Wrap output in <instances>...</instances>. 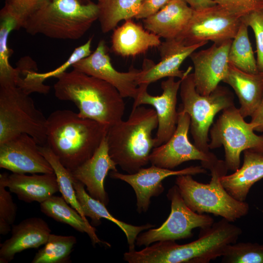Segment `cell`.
I'll return each mask as SVG.
<instances>
[{"mask_svg": "<svg viewBox=\"0 0 263 263\" xmlns=\"http://www.w3.org/2000/svg\"><path fill=\"white\" fill-rule=\"evenodd\" d=\"M231 223L222 218L201 229L193 242L179 244L175 241H158L141 250L126 252L125 259L129 263H208L222 257L242 234L241 228Z\"/></svg>", "mask_w": 263, "mask_h": 263, "instance_id": "1", "label": "cell"}, {"mask_svg": "<svg viewBox=\"0 0 263 263\" xmlns=\"http://www.w3.org/2000/svg\"><path fill=\"white\" fill-rule=\"evenodd\" d=\"M56 78V97L73 102L80 117L94 120L108 128L122 120L125 110L124 98L109 83L74 68Z\"/></svg>", "mask_w": 263, "mask_h": 263, "instance_id": "2", "label": "cell"}, {"mask_svg": "<svg viewBox=\"0 0 263 263\" xmlns=\"http://www.w3.org/2000/svg\"><path fill=\"white\" fill-rule=\"evenodd\" d=\"M47 120L46 145L70 171L92 157L108 129L68 110L55 111Z\"/></svg>", "mask_w": 263, "mask_h": 263, "instance_id": "3", "label": "cell"}, {"mask_svg": "<svg viewBox=\"0 0 263 263\" xmlns=\"http://www.w3.org/2000/svg\"><path fill=\"white\" fill-rule=\"evenodd\" d=\"M155 110L139 106L132 108L128 119L110 127L106 135L111 158L122 170L133 174L150 162L155 147L152 133L157 128Z\"/></svg>", "mask_w": 263, "mask_h": 263, "instance_id": "4", "label": "cell"}, {"mask_svg": "<svg viewBox=\"0 0 263 263\" xmlns=\"http://www.w3.org/2000/svg\"><path fill=\"white\" fill-rule=\"evenodd\" d=\"M98 4L78 0H45L22 28L30 35L58 39L81 38L98 19Z\"/></svg>", "mask_w": 263, "mask_h": 263, "instance_id": "5", "label": "cell"}, {"mask_svg": "<svg viewBox=\"0 0 263 263\" xmlns=\"http://www.w3.org/2000/svg\"><path fill=\"white\" fill-rule=\"evenodd\" d=\"M209 170L211 178L207 184L195 181L191 175L177 176L175 185L186 205L198 213L213 214L230 222L245 216L248 204L234 199L221 183L228 170L224 160L218 159Z\"/></svg>", "mask_w": 263, "mask_h": 263, "instance_id": "6", "label": "cell"}, {"mask_svg": "<svg viewBox=\"0 0 263 263\" xmlns=\"http://www.w3.org/2000/svg\"><path fill=\"white\" fill-rule=\"evenodd\" d=\"M29 95L16 85L0 86V144L26 133L47 144V118Z\"/></svg>", "mask_w": 263, "mask_h": 263, "instance_id": "7", "label": "cell"}, {"mask_svg": "<svg viewBox=\"0 0 263 263\" xmlns=\"http://www.w3.org/2000/svg\"><path fill=\"white\" fill-rule=\"evenodd\" d=\"M180 95L182 104L179 109L190 116L194 144L204 152L210 151V128L217 113L234 105L233 93L219 85L209 95H201L196 90L192 73H189L182 79Z\"/></svg>", "mask_w": 263, "mask_h": 263, "instance_id": "8", "label": "cell"}, {"mask_svg": "<svg viewBox=\"0 0 263 263\" xmlns=\"http://www.w3.org/2000/svg\"><path fill=\"white\" fill-rule=\"evenodd\" d=\"M235 105L223 111L209 130L210 150L223 146L229 170L240 168L242 152L250 150L263 153V135L256 134L253 125L244 120Z\"/></svg>", "mask_w": 263, "mask_h": 263, "instance_id": "9", "label": "cell"}, {"mask_svg": "<svg viewBox=\"0 0 263 263\" xmlns=\"http://www.w3.org/2000/svg\"><path fill=\"white\" fill-rule=\"evenodd\" d=\"M167 196L171 202L169 216L159 227L150 228L139 235L136 240L137 246H147L158 241L189 238L193 236L194 228L205 229L214 222L209 215L192 210L185 203L176 185L169 189Z\"/></svg>", "mask_w": 263, "mask_h": 263, "instance_id": "10", "label": "cell"}, {"mask_svg": "<svg viewBox=\"0 0 263 263\" xmlns=\"http://www.w3.org/2000/svg\"><path fill=\"white\" fill-rule=\"evenodd\" d=\"M241 23L240 18L216 4L194 10L188 24L176 38L188 46L209 41L220 44L232 40Z\"/></svg>", "mask_w": 263, "mask_h": 263, "instance_id": "11", "label": "cell"}, {"mask_svg": "<svg viewBox=\"0 0 263 263\" xmlns=\"http://www.w3.org/2000/svg\"><path fill=\"white\" fill-rule=\"evenodd\" d=\"M178 112V122L174 132L166 142L153 149L149 157L150 163L172 169L185 162L199 160L204 168L209 169L218 159L212 152H204L189 141L190 116L180 109Z\"/></svg>", "mask_w": 263, "mask_h": 263, "instance_id": "12", "label": "cell"}, {"mask_svg": "<svg viewBox=\"0 0 263 263\" xmlns=\"http://www.w3.org/2000/svg\"><path fill=\"white\" fill-rule=\"evenodd\" d=\"M182 79L175 81V77H168L161 82L163 92L157 96L149 94L147 91L149 85H138L132 108L147 104L152 106L155 110L158 119L155 147L166 142L176 129L178 118V112L176 110L177 94Z\"/></svg>", "mask_w": 263, "mask_h": 263, "instance_id": "13", "label": "cell"}, {"mask_svg": "<svg viewBox=\"0 0 263 263\" xmlns=\"http://www.w3.org/2000/svg\"><path fill=\"white\" fill-rule=\"evenodd\" d=\"M72 68L109 83L123 98L134 99L137 94V80L141 70L132 67L126 72L117 71L111 63L103 40H100L93 52L75 63Z\"/></svg>", "mask_w": 263, "mask_h": 263, "instance_id": "14", "label": "cell"}, {"mask_svg": "<svg viewBox=\"0 0 263 263\" xmlns=\"http://www.w3.org/2000/svg\"><path fill=\"white\" fill-rule=\"evenodd\" d=\"M207 170L202 166H190L173 170L151 165L148 168H142L133 174H123L111 171L110 177L120 180L129 184L133 189L136 197L137 211L145 212L148 210L152 197L160 195L164 190L162 181L171 176L194 175L206 173Z\"/></svg>", "mask_w": 263, "mask_h": 263, "instance_id": "15", "label": "cell"}, {"mask_svg": "<svg viewBox=\"0 0 263 263\" xmlns=\"http://www.w3.org/2000/svg\"><path fill=\"white\" fill-rule=\"evenodd\" d=\"M207 43L202 42L188 46L177 38L165 39L157 47L161 56L158 63L155 64L151 60L144 59L137 80L138 86L140 84L149 85L165 77L183 78L190 73L192 67L189 66L184 71L180 69L181 64L197 49Z\"/></svg>", "mask_w": 263, "mask_h": 263, "instance_id": "16", "label": "cell"}, {"mask_svg": "<svg viewBox=\"0 0 263 263\" xmlns=\"http://www.w3.org/2000/svg\"><path fill=\"white\" fill-rule=\"evenodd\" d=\"M0 168L18 174L54 173L38 144L26 133L0 144Z\"/></svg>", "mask_w": 263, "mask_h": 263, "instance_id": "17", "label": "cell"}, {"mask_svg": "<svg viewBox=\"0 0 263 263\" xmlns=\"http://www.w3.org/2000/svg\"><path fill=\"white\" fill-rule=\"evenodd\" d=\"M232 40L220 44L213 43L209 48L195 51L190 56L194 70L193 81L196 91L201 95H209L226 76Z\"/></svg>", "mask_w": 263, "mask_h": 263, "instance_id": "18", "label": "cell"}, {"mask_svg": "<svg viewBox=\"0 0 263 263\" xmlns=\"http://www.w3.org/2000/svg\"><path fill=\"white\" fill-rule=\"evenodd\" d=\"M116 166L109 155L105 136L92 157L70 172L86 187L91 197L107 206L109 198L104 188V181L109 171H117Z\"/></svg>", "mask_w": 263, "mask_h": 263, "instance_id": "19", "label": "cell"}, {"mask_svg": "<svg viewBox=\"0 0 263 263\" xmlns=\"http://www.w3.org/2000/svg\"><path fill=\"white\" fill-rule=\"evenodd\" d=\"M12 236L0 244V263H8L15 255L30 248H38L47 242L51 230L39 217L26 218L12 226Z\"/></svg>", "mask_w": 263, "mask_h": 263, "instance_id": "20", "label": "cell"}, {"mask_svg": "<svg viewBox=\"0 0 263 263\" xmlns=\"http://www.w3.org/2000/svg\"><path fill=\"white\" fill-rule=\"evenodd\" d=\"M10 192L16 194L18 198L26 203L44 202L59 191L56 175L52 173H38L27 175L13 173L0 174Z\"/></svg>", "mask_w": 263, "mask_h": 263, "instance_id": "21", "label": "cell"}, {"mask_svg": "<svg viewBox=\"0 0 263 263\" xmlns=\"http://www.w3.org/2000/svg\"><path fill=\"white\" fill-rule=\"evenodd\" d=\"M194 10L183 0H170L155 14L144 19L145 28L165 39L177 38Z\"/></svg>", "mask_w": 263, "mask_h": 263, "instance_id": "22", "label": "cell"}, {"mask_svg": "<svg viewBox=\"0 0 263 263\" xmlns=\"http://www.w3.org/2000/svg\"><path fill=\"white\" fill-rule=\"evenodd\" d=\"M242 167L232 174L221 178L226 191L234 199L245 201L252 186L263 178V153L252 150L243 151Z\"/></svg>", "mask_w": 263, "mask_h": 263, "instance_id": "23", "label": "cell"}, {"mask_svg": "<svg viewBox=\"0 0 263 263\" xmlns=\"http://www.w3.org/2000/svg\"><path fill=\"white\" fill-rule=\"evenodd\" d=\"M111 41L113 51L123 56L143 54L162 42L159 36L145 30L132 19L113 30Z\"/></svg>", "mask_w": 263, "mask_h": 263, "instance_id": "24", "label": "cell"}, {"mask_svg": "<svg viewBox=\"0 0 263 263\" xmlns=\"http://www.w3.org/2000/svg\"><path fill=\"white\" fill-rule=\"evenodd\" d=\"M223 82L230 86L238 96L242 116H251L263 95V74L246 73L229 64Z\"/></svg>", "mask_w": 263, "mask_h": 263, "instance_id": "25", "label": "cell"}, {"mask_svg": "<svg viewBox=\"0 0 263 263\" xmlns=\"http://www.w3.org/2000/svg\"><path fill=\"white\" fill-rule=\"evenodd\" d=\"M73 184L76 198L86 217H89L94 225L101 223V219L104 218L116 224L125 234L129 245V251L135 250L136 240L139 233L155 226L150 224L142 225H133L118 220L107 209L104 204L93 198L85 189V186L73 177Z\"/></svg>", "mask_w": 263, "mask_h": 263, "instance_id": "26", "label": "cell"}, {"mask_svg": "<svg viewBox=\"0 0 263 263\" xmlns=\"http://www.w3.org/2000/svg\"><path fill=\"white\" fill-rule=\"evenodd\" d=\"M40 208L42 213L56 221L68 225L79 232L86 233L93 245L97 244L111 247L109 243L98 238L96 234V229L62 196L53 195L40 203Z\"/></svg>", "mask_w": 263, "mask_h": 263, "instance_id": "27", "label": "cell"}, {"mask_svg": "<svg viewBox=\"0 0 263 263\" xmlns=\"http://www.w3.org/2000/svg\"><path fill=\"white\" fill-rule=\"evenodd\" d=\"M14 30H19L17 20L4 5L0 12V86H16L18 71L10 64L8 46L9 36Z\"/></svg>", "mask_w": 263, "mask_h": 263, "instance_id": "28", "label": "cell"}, {"mask_svg": "<svg viewBox=\"0 0 263 263\" xmlns=\"http://www.w3.org/2000/svg\"><path fill=\"white\" fill-rule=\"evenodd\" d=\"M143 0H101L98 20L103 33L113 30L119 22L138 14Z\"/></svg>", "mask_w": 263, "mask_h": 263, "instance_id": "29", "label": "cell"}, {"mask_svg": "<svg viewBox=\"0 0 263 263\" xmlns=\"http://www.w3.org/2000/svg\"><path fill=\"white\" fill-rule=\"evenodd\" d=\"M248 26L242 21L232 39L228 54L229 64L250 74L259 73L248 33Z\"/></svg>", "mask_w": 263, "mask_h": 263, "instance_id": "30", "label": "cell"}, {"mask_svg": "<svg viewBox=\"0 0 263 263\" xmlns=\"http://www.w3.org/2000/svg\"><path fill=\"white\" fill-rule=\"evenodd\" d=\"M76 238L73 236L50 234L43 247L35 254L32 263H68Z\"/></svg>", "mask_w": 263, "mask_h": 263, "instance_id": "31", "label": "cell"}, {"mask_svg": "<svg viewBox=\"0 0 263 263\" xmlns=\"http://www.w3.org/2000/svg\"><path fill=\"white\" fill-rule=\"evenodd\" d=\"M40 152L47 159L55 173L59 188V191L66 201L75 208L86 220L83 209L76 198L73 184V177L70 170L60 162L58 158L47 145H38Z\"/></svg>", "mask_w": 263, "mask_h": 263, "instance_id": "32", "label": "cell"}, {"mask_svg": "<svg viewBox=\"0 0 263 263\" xmlns=\"http://www.w3.org/2000/svg\"><path fill=\"white\" fill-rule=\"evenodd\" d=\"M92 40L93 37H91L84 44L75 48L68 59L55 70L40 73L38 72V70L35 68L27 67L20 72L21 77L25 80H32L40 86H45L43 82L46 79L53 77H56L66 72L69 67H72L79 60L89 56L92 53L91 50Z\"/></svg>", "mask_w": 263, "mask_h": 263, "instance_id": "33", "label": "cell"}, {"mask_svg": "<svg viewBox=\"0 0 263 263\" xmlns=\"http://www.w3.org/2000/svg\"><path fill=\"white\" fill-rule=\"evenodd\" d=\"M221 257L225 263H263V244L236 242L227 246Z\"/></svg>", "mask_w": 263, "mask_h": 263, "instance_id": "34", "label": "cell"}, {"mask_svg": "<svg viewBox=\"0 0 263 263\" xmlns=\"http://www.w3.org/2000/svg\"><path fill=\"white\" fill-rule=\"evenodd\" d=\"M6 188L0 179V234L2 235L12 230L11 225L15 221L17 211V206Z\"/></svg>", "mask_w": 263, "mask_h": 263, "instance_id": "35", "label": "cell"}, {"mask_svg": "<svg viewBox=\"0 0 263 263\" xmlns=\"http://www.w3.org/2000/svg\"><path fill=\"white\" fill-rule=\"evenodd\" d=\"M241 19L253 31L256 45L257 68L259 73L263 74V9L253 12Z\"/></svg>", "mask_w": 263, "mask_h": 263, "instance_id": "36", "label": "cell"}, {"mask_svg": "<svg viewBox=\"0 0 263 263\" xmlns=\"http://www.w3.org/2000/svg\"><path fill=\"white\" fill-rule=\"evenodd\" d=\"M216 4L240 18L263 9V0H214Z\"/></svg>", "mask_w": 263, "mask_h": 263, "instance_id": "37", "label": "cell"}, {"mask_svg": "<svg viewBox=\"0 0 263 263\" xmlns=\"http://www.w3.org/2000/svg\"><path fill=\"white\" fill-rule=\"evenodd\" d=\"M45 0H6L5 5L16 17L19 29L22 28L25 20Z\"/></svg>", "mask_w": 263, "mask_h": 263, "instance_id": "38", "label": "cell"}, {"mask_svg": "<svg viewBox=\"0 0 263 263\" xmlns=\"http://www.w3.org/2000/svg\"><path fill=\"white\" fill-rule=\"evenodd\" d=\"M170 0H143L140 10L135 18L145 19L155 14Z\"/></svg>", "mask_w": 263, "mask_h": 263, "instance_id": "39", "label": "cell"}, {"mask_svg": "<svg viewBox=\"0 0 263 263\" xmlns=\"http://www.w3.org/2000/svg\"><path fill=\"white\" fill-rule=\"evenodd\" d=\"M250 123L253 125L254 130L258 132H263V95L259 106L251 116Z\"/></svg>", "mask_w": 263, "mask_h": 263, "instance_id": "40", "label": "cell"}, {"mask_svg": "<svg viewBox=\"0 0 263 263\" xmlns=\"http://www.w3.org/2000/svg\"><path fill=\"white\" fill-rule=\"evenodd\" d=\"M195 11L201 10L216 4L214 0H183Z\"/></svg>", "mask_w": 263, "mask_h": 263, "instance_id": "41", "label": "cell"}, {"mask_svg": "<svg viewBox=\"0 0 263 263\" xmlns=\"http://www.w3.org/2000/svg\"><path fill=\"white\" fill-rule=\"evenodd\" d=\"M79 1L83 3H88L91 2L90 0H78Z\"/></svg>", "mask_w": 263, "mask_h": 263, "instance_id": "42", "label": "cell"}, {"mask_svg": "<svg viewBox=\"0 0 263 263\" xmlns=\"http://www.w3.org/2000/svg\"><path fill=\"white\" fill-rule=\"evenodd\" d=\"M101 0H98V1H100Z\"/></svg>", "mask_w": 263, "mask_h": 263, "instance_id": "43", "label": "cell"}]
</instances>
